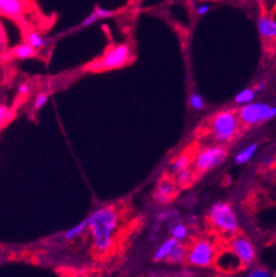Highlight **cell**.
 <instances>
[{
    "label": "cell",
    "mask_w": 276,
    "mask_h": 277,
    "mask_svg": "<svg viewBox=\"0 0 276 277\" xmlns=\"http://www.w3.org/2000/svg\"><path fill=\"white\" fill-rule=\"evenodd\" d=\"M25 0H0V15L20 20L23 17Z\"/></svg>",
    "instance_id": "10"
},
{
    "label": "cell",
    "mask_w": 276,
    "mask_h": 277,
    "mask_svg": "<svg viewBox=\"0 0 276 277\" xmlns=\"http://www.w3.org/2000/svg\"><path fill=\"white\" fill-rule=\"evenodd\" d=\"M227 149L222 145H211L202 149L195 155L193 159L194 171L204 174L216 168L227 158Z\"/></svg>",
    "instance_id": "7"
},
{
    "label": "cell",
    "mask_w": 276,
    "mask_h": 277,
    "mask_svg": "<svg viewBox=\"0 0 276 277\" xmlns=\"http://www.w3.org/2000/svg\"><path fill=\"white\" fill-rule=\"evenodd\" d=\"M240 122L238 113L231 109H224L216 113L210 121V134L216 143H228L237 137L240 129Z\"/></svg>",
    "instance_id": "2"
},
{
    "label": "cell",
    "mask_w": 276,
    "mask_h": 277,
    "mask_svg": "<svg viewBox=\"0 0 276 277\" xmlns=\"http://www.w3.org/2000/svg\"><path fill=\"white\" fill-rule=\"evenodd\" d=\"M256 97V92L254 88H245L241 92H239L234 97V103L238 105H246L254 101Z\"/></svg>",
    "instance_id": "19"
},
{
    "label": "cell",
    "mask_w": 276,
    "mask_h": 277,
    "mask_svg": "<svg viewBox=\"0 0 276 277\" xmlns=\"http://www.w3.org/2000/svg\"><path fill=\"white\" fill-rule=\"evenodd\" d=\"M94 10H95V13L97 14L99 20H106V18H109V17L114 16V14H115L114 10L105 9V8H103V7H99V6H97Z\"/></svg>",
    "instance_id": "28"
},
{
    "label": "cell",
    "mask_w": 276,
    "mask_h": 277,
    "mask_svg": "<svg viewBox=\"0 0 276 277\" xmlns=\"http://www.w3.org/2000/svg\"><path fill=\"white\" fill-rule=\"evenodd\" d=\"M89 230L95 250L105 254L112 249L120 216L114 206H102L89 217Z\"/></svg>",
    "instance_id": "1"
},
{
    "label": "cell",
    "mask_w": 276,
    "mask_h": 277,
    "mask_svg": "<svg viewBox=\"0 0 276 277\" xmlns=\"http://www.w3.org/2000/svg\"><path fill=\"white\" fill-rule=\"evenodd\" d=\"M187 257V248L183 245L182 242H178L169 255L166 258V261L170 262V264H180V262L185 261Z\"/></svg>",
    "instance_id": "16"
},
{
    "label": "cell",
    "mask_w": 276,
    "mask_h": 277,
    "mask_svg": "<svg viewBox=\"0 0 276 277\" xmlns=\"http://www.w3.org/2000/svg\"><path fill=\"white\" fill-rule=\"evenodd\" d=\"M176 192H177V183L169 178H164L158 184L153 193V198L158 204H167L175 198Z\"/></svg>",
    "instance_id": "9"
},
{
    "label": "cell",
    "mask_w": 276,
    "mask_h": 277,
    "mask_svg": "<svg viewBox=\"0 0 276 277\" xmlns=\"http://www.w3.org/2000/svg\"><path fill=\"white\" fill-rule=\"evenodd\" d=\"M13 116L14 113L8 107L0 105V124L10 121L13 119Z\"/></svg>",
    "instance_id": "27"
},
{
    "label": "cell",
    "mask_w": 276,
    "mask_h": 277,
    "mask_svg": "<svg viewBox=\"0 0 276 277\" xmlns=\"http://www.w3.org/2000/svg\"><path fill=\"white\" fill-rule=\"evenodd\" d=\"M273 277H276V273H275V274H274V276H273Z\"/></svg>",
    "instance_id": "32"
},
{
    "label": "cell",
    "mask_w": 276,
    "mask_h": 277,
    "mask_svg": "<svg viewBox=\"0 0 276 277\" xmlns=\"http://www.w3.org/2000/svg\"><path fill=\"white\" fill-rule=\"evenodd\" d=\"M170 236L178 241L183 242L189 237V228L184 223H176L170 229Z\"/></svg>",
    "instance_id": "21"
},
{
    "label": "cell",
    "mask_w": 276,
    "mask_h": 277,
    "mask_svg": "<svg viewBox=\"0 0 276 277\" xmlns=\"http://www.w3.org/2000/svg\"><path fill=\"white\" fill-rule=\"evenodd\" d=\"M266 87H267L266 81H259L258 83H257L256 87L254 89H255L256 93H263L264 90L266 89Z\"/></svg>",
    "instance_id": "31"
},
{
    "label": "cell",
    "mask_w": 276,
    "mask_h": 277,
    "mask_svg": "<svg viewBox=\"0 0 276 277\" xmlns=\"http://www.w3.org/2000/svg\"><path fill=\"white\" fill-rule=\"evenodd\" d=\"M191 165H192V160L191 157L187 154H180L179 156L176 157L174 161L171 162L170 169L175 175L180 173L183 170L191 169Z\"/></svg>",
    "instance_id": "18"
},
{
    "label": "cell",
    "mask_w": 276,
    "mask_h": 277,
    "mask_svg": "<svg viewBox=\"0 0 276 277\" xmlns=\"http://www.w3.org/2000/svg\"><path fill=\"white\" fill-rule=\"evenodd\" d=\"M189 105L194 111H202V109L205 107V101L201 95L194 93L190 95Z\"/></svg>",
    "instance_id": "22"
},
{
    "label": "cell",
    "mask_w": 276,
    "mask_h": 277,
    "mask_svg": "<svg viewBox=\"0 0 276 277\" xmlns=\"http://www.w3.org/2000/svg\"><path fill=\"white\" fill-rule=\"evenodd\" d=\"M257 28L260 36L267 40H276V20L268 16H260L257 20Z\"/></svg>",
    "instance_id": "12"
},
{
    "label": "cell",
    "mask_w": 276,
    "mask_h": 277,
    "mask_svg": "<svg viewBox=\"0 0 276 277\" xmlns=\"http://www.w3.org/2000/svg\"><path fill=\"white\" fill-rule=\"evenodd\" d=\"M49 100H50L49 94L46 93L39 94L38 96L35 97L34 103H33V109H34V111H40V109H42L47 103H49Z\"/></svg>",
    "instance_id": "24"
},
{
    "label": "cell",
    "mask_w": 276,
    "mask_h": 277,
    "mask_svg": "<svg viewBox=\"0 0 276 277\" xmlns=\"http://www.w3.org/2000/svg\"><path fill=\"white\" fill-rule=\"evenodd\" d=\"M257 149H258V144L252 143L245 147L241 151H239L234 157V163L235 165H244V163L249 162L255 156Z\"/></svg>",
    "instance_id": "15"
},
{
    "label": "cell",
    "mask_w": 276,
    "mask_h": 277,
    "mask_svg": "<svg viewBox=\"0 0 276 277\" xmlns=\"http://www.w3.org/2000/svg\"><path fill=\"white\" fill-rule=\"evenodd\" d=\"M178 242H179L178 240L172 238V237H170V238H168V239H166L165 241L157 248L156 253H154V255H153V260L154 261L166 260V258H167L169 253H170V251L172 250V248L177 245Z\"/></svg>",
    "instance_id": "14"
},
{
    "label": "cell",
    "mask_w": 276,
    "mask_h": 277,
    "mask_svg": "<svg viewBox=\"0 0 276 277\" xmlns=\"http://www.w3.org/2000/svg\"><path fill=\"white\" fill-rule=\"evenodd\" d=\"M12 53H13V57L16 58V59L27 60V59H32V58L36 57V49L26 42V43H23V44L17 45L13 50Z\"/></svg>",
    "instance_id": "17"
},
{
    "label": "cell",
    "mask_w": 276,
    "mask_h": 277,
    "mask_svg": "<svg viewBox=\"0 0 276 277\" xmlns=\"http://www.w3.org/2000/svg\"><path fill=\"white\" fill-rule=\"evenodd\" d=\"M246 277H273L270 272L267 271L266 268L263 267H256L253 268L252 271H249V273Z\"/></svg>",
    "instance_id": "25"
},
{
    "label": "cell",
    "mask_w": 276,
    "mask_h": 277,
    "mask_svg": "<svg viewBox=\"0 0 276 277\" xmlns=\"http://www.w3.org/2000/svg\"><path fill=\"white\" fill-rule=\"evenodd\" d=\"M88 229H89V218H85L83 221H80L78 224L75 227L68 229L67 231L64 233V240L65 241H72L76 238H78L82 235H84Z\"/></svg>",
    "instance_id": "13"
},
{
    "label": "cell",
    "mask_w": 276,
    "mask_h": 277,
    "mask_svg": "<svg viewBox=\"0 0 276 277\" xmlns=\"http://www.w3.org/2000/svg\"><path fill=\"white\" fill-rule=\"evenodd\" d=\"M209 221L215 230L226 236H234L239 229L237 214L227 202L213 204L209 211Z\"/></svg>",
    "instance_id": "4"
},
{
    "label": "cell",
    "mask_w": 276,
    "mask_h": 277,
    "mask_svg": "<svg viewBox=\"0 0 276 277\" xmlns=\"http://www.w3.org/2000/svg\"><path fill=\"white\" fill-rule=\"evenodd\" d=\"M29 93V85L28 83H21L17 88V95L18 96H26Z\"/></svg>",
    "instance_id": "30"
},
{
    "label": "cell",
    "mask_w": 276,
    "mask_h": 277,
    "mask_svg": "<svg viewBox=\"0 0 276 277\" xmlns=\"http://www.w3.org/2000/svg\"><path fill=\"white\" fill-rule=\"evenodd\" d=\"M216 248L212 240L202 238L195 241L187 249L186 260L190 265L198 268H208L215 260Z\"/></svg>",
    "instance_id": "5"
},
{
    "label": "cell",
    "mask_w": 276,
    "mask_h": 277,
    "mask_svg": "<svg viewBox=\"0 0 276 277\" xmlns=\"http://www.w3.org/2000/svg\"><path fill=\"white\" fill-rule=\"evenodd\" d=\"M133 57L131 45L128 43H121L109 46L101 58L88 64L87 69L94 72L120 69L131 63Z\"/></svg>",
    "instance_id": "3"
},
{
    "label": "cell",
    "mask_w": 276,
    "mask_h": 277,
    "mask_svg": "<svg viewBox=\"0 0 276 277\" xmlns=\"http://www.w3.org/2000/svg\"><path fill=\"white\" fill-rule=\"evenodd\" d=\"M216 265L219 266L220 269L222 271H228V272H233L234 269H238L239 267H241L242 264L240 260L238 259V257L235 255L229 250H224L222 253L219 254L218 257H215Z\"/></svg>",
    "instance_id": "11"
},
{
    "label": "cell",
    "mask_w": 276,
    "mask_h": 277,
    "mask_svg": "<svg viewBox=\"0 0 276 277\" xmlns=\"http://www.w3.org/2000/svg\"><path fill=\"white\" fill-rule=\"evenodd\" d=\"M192 178H193L192 169L183 170L180 171V173L176 174V183H177L179 186H187L191 181H192Z\"/></svg>",
    "instance_id": "23"
},
{
    "label": "cell",
    "mask_w": 276,
    "mask_h": 277,
    "mask_svg": "<svg viewBox=\"0 0 276 277\" xmlns=\"http://www.w3.org/2000/svg\"><path fill=\"white\" fill-rule=\"evenodd\" d=\"M97 20H99V18L97 16V14L95 13V10L94 12H91L89 15H88L85 20L82 21V24L79 25V28H87V27H89L91 26V25L96 23Z\"/></svg>",
    "instance_id": "26"
},
{
    "label": "cell",
    "mask_w": 276,
    "mask_h": 277,
    "mask_svg": "<svg viewBox=\"0 0 276 277\" xmlns=\"http://www.w3.org/2000/svg\"><path fill=\"white\" fill-rule=\"evenodd\" d=\"M229 249L238 257L242 266H250L255 261L256 251L253 242L248 238L234 235L231 237Z\"/></svg>",
    "instance_id": "8"
},
{
    "label": "cell",
    "mask_w": 276,
    "mask_h": 277,
    "mask_svg": "<svg viewBox=\"0 0 276 277\" xmlns=\"http://www.w3.org/2000/svg\"><path fill=\"white\" fill-rule=\"evenodd\" d=\"M238 116L247 125H257L273 119L276 116V107L262 101H252L242 105L238 111Z\"/></svg>",
    "instance_id": "6"
},
{
    "label": "cell",
    "mask_w": 276,
    "mask_h": 277,
    "mask_svg": "<svg viewBox=\"0 0 276 277\" xmlns=\"http://www.w3.org/2000/svg\"><path fill=\"white\" fill-rule=\"evenodd\" d=\"M211 10V6L209 3H202L196 8V14L198 16H205Z\"/></svg>",
    "instance_id": "29"
},
{
    "label": "cell",
    "mask_w": 276,
    "mask_h": 277,
    "mask_svg": "<svg viewBox=\"0 0 276 277\" xmlns=\"http://www.w3.org/2000/svg\"><path fill=\"white\" fill-rule=\"evenodd\" d=\"M26 42L36 50L43 49L47 45V40L44 39L38 32H29L26 36Z\"/></svg>",
    "instance_id": "20"
}]
</instances>
